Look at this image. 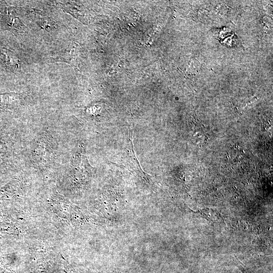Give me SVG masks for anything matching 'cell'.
Instances as JSON below:
<instances>
[{"label": "cell", "mask_w": 273, "mask_h": 273, "mask_svg": "<svg viewBox=\"0 0 273 273\" xmlns=\"http://www.w3.org/2000/svg\"><path fill=\"white\" fill-rule=\"evenodd\" d=\"M132 132L129 131L127 144L123 152V155L121 158V165H124L129 170L141 176L144 179L148 181V175L145 173L136 158L133 149L132 142Z\"/></svg>", "instance_id": "1"}, {"label": "cell", "mask_w": 273, "mask_h": 273, "mask_svg": "<svg viewBox=\"0 0 273 273\" xmlns=\"http://www.w3.org/2000/svg\"><path fill=\"white\" fill-rule=\"evenodd\" d=\"M236 259L237 260L238 267L240 268V269L243 273H253L249 269L246 268V266L243 264H242V262L240 261V260H238L237 258H236Z\"/></svg>", "instance_id": "3"}, {"label": "cell", "mask_w": 273, "mask_h": 273, "mask_svg": "<svg viewBox=\"0 0 273 273\" xmlns=\"http://www.w3.org/2000/svg\"><path fill=\"white\" fill-rule=\"evenodd\" d=\"M193 212L213 223L220 224L223 221V217L220 213L213 209H202L196 211H193Z\"/></svg>", "instance_id": "2"}]
</instances>
